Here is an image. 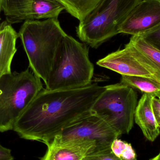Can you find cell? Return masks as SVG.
<instances>
[{
    "mask_svg": "<svg viewBox=\"0 0 160 160\" xmlns=\"http://www.w3.org/2000/svg\"><path fill=\"white\" fill-rule=\"evenodd\" d=\"M105 89L97 83L64 90L43 88L17 120L13 130L22 139L49 145L63 130L90 113Z\"/></svg>",
    "mask_w": 160,
    "mask_h": 160,
    "instance_id": "cell-1",
    "label": "cell"
},
{
    "mask_svg": "<svg viewBox=\"0 0 160 160\" xmlns=\"http://www.w3.org/2000/svg\"><path fill=\"white\" fill-rule=\"evenodd\" d=\"M18 34L29 68L46 85L59 46L67 34L58 18L25 21Z\"/></svg>",
    "mask_w": 160,
    "mask_h": 160,
    "instance_id": "cell-2",
    "label": "cell"
},
{
    "mask_svg": "<svg viewBox=\"0 0 160 160\" xmlns=\"http://www.w3.org/2000/svg\"><path fill=\"white\" fill-rule=\"evenodd\" d=\"M94 71L86 44L67 34L57 51L46 88L64 90L87 86L92 83Z\"/></svg>",
    "mask_w": 160,
    "mask_h": 160,
    "instance_id": "cell-3",
    "label": "cell"
},
{
    "mask_svg": "<svg viewBox=\"0 0 160 160\" xmlns=\"http://www.w3.org/2000/svg\"><path fill=\"white\" fill-rule=\"evenodd\" d=\"M142 0H101L77 27L82 42L97 48L119 33V29L132 9Z\"/></svg>",
    "mask_w": 160,
    "mask_h": 160,
    "instance_id": "cell-4",
    "label": "cell"
},
{
    "mask_svg": "<svg viewBox=\"0 0 160 160\" xmlns=\"http://www.w3.org/2000/svg\"><path fill=\"white\" fill-rule=\"evenodd\" d=\"M40 78L29 68L0 78V132L13 130L17 120L43 89Z\"/></svg>",
    "mask_w": 160,
    "mask_h": 160,
    "instance_id": "cell-5",
    "label": "cell"
},
{
    "mask_svg": "<svg viewBox=\"0 0 160 160\" xmlns=\"http://www.w3.org/2000/svg\"><path fill=\"white\" fill-rule=\"evenodd\" d=\"M138 95L132 88L119 83L109 85L91 108V113L107 122L118 134H128L134 125Z\"/></svg>",
    "mask_w": 160,
    "mask_h": 160,
    "instance_id": "cell-6",
    "label": "cell"
},
{
    "mask_svg": "<svg viewBox=\"0 0 160 160\" xmlns=\"http://www.w3.org/2000/svg\"><path fill=\"white\" fill-rule=\"evenodd\" d=\"M119 137L107 122L90 112L63 130L52 143L76 146L90 154L111 148Z\"/></svg>",
    "mask_w": 160,
    "mask_h": 160,
    "instance_id": "cell-7",
    "label": "cell"
},
{
    "mask_svg": "<svg viewBox=\"0 0 160 160\" xmlns=\"http://www.w3.org/2000/svg\"><path fill=\"white\" fill-rule=\"evenodd\" d=\"M97 64L121 76H141L160 82L158 70L130 42L124 48L118 50L98 61Z\"/></svg>",
    "mask_w": 160,
    "mask_h": 160,
    "instance_id": "cell-8",
    "label": "cell"
},
{
    "mask_svg": "<svg viewBox=\"0 0 160 160\" xmlns=\"http://www.w3.org/2000/svg\"><path fill=\"white\" fill-rule=\"evenodd\" d=\"M160 24V0H142L122 23L119 33L141 35Z\"/></svg>",
    "mask_w": 160,
    "mask_h": 160,
    "instance_id": "cell-9",
    "label": "cell"
},
{
    "mask_svg": "<svg viewBox=\"0 0 160 160\" xmlns=\"http://www.w3.org/2000/svg\"><path fill=\"white\" fill-rule=\"evenodd\" d=\"M154 97L144 93L138 102L134 114V121L142 130L145 137L154 142L160 133L153 107Z\"/></svg>",
    "mask_w": 160,
    "mask_h": 160,
    "instance_id": "cell-10",
    "label": "cell"
},
{
    "mask_svg": "<svg viewBox=\"0 0 160 160\" xmlns=\"http://www.w3.org/2000/svg\"><path fill=\"white\" fill-rule=\"evenodd\" d=\"M18 34L7 22L0 24V78L11 74L12 60L17 51Z\"/></svg>",
    "mask_w": 160,
    "mask_h": 160,
    "instance_id": "cell-11",
    "label": "cell"
},
{
    "mask_svg": "<svg viewBox=\"0 0 160 160\" xmlns=\"http://www.w3.org/2000/svg\"><path fill=\"white\" fill-rule=\"evenodd\" d=\"M44 157L40 160H82L88 154L87 150L68 145H56L51 143Z\"/></svg>",
    "mask_w": 160,
    "mask_h": 160,
    "instance_id": "cell-12",
    "label": "cell"
},
{
    "mask_svg": "<svg viewBox=\"0 0 160 160\" xmlns=\"http://www.w3.org/2000/svg\"><path fill=\"white\" fill-rule=\"evenodd\" d=\"M64 9L63 6L56 0H33L27 20L58 18Z\"/></svg>",
    "mask_w": 160,
    "mask_h": 160,
    "instance_id": "cell-13",
    "label": "cell"
},
{
    "mask_svg": "<svg viewBox=\"0 0 160 160\" xmlns=\"http://www.w3.org/2000/svg\"><path fill=\"white\" fill-rule=\"evenodd\" d=\"M33 0H2V8L9 24L27 20Z\"/></svg>",
    "mask_w": 160,
    "mask_h": 160,
    "instance_id": "cell-14",
    "label": "cell"
},
{
    "mask_svg": "<svg viewBox=\"0 0 160 160\" xmlns=\"http://www.w3.org/2000/svg\"><path fill=\"white\" fill-rule=\"evenodd\" d=\"M121 84L136 88L155 98L160 96V82L153 79L141 76H121Z\"/></svg>",
    "mask_w": 160,
    "mask_h": 160,
    "instance_id": "cell-15",
    "label": "cell"
},
{
    "mask_svg": "<svg viewBox=\"0 0 160 160\" xmlns=\"http://www.w3.org/2000/svg\"><path fill=\"white\" fill-rule=\"evenodd\" d=\"M63 6L71 16L82 20L99 2L101 0H56Z\"/></svg>",
    "mask_w": 160,
    "mask_h": 160,
    "instance_id": "cell-16",
    "label": "cell"
},
{
    "mask_svg": "<svg viewBox=\"0 0 160 160\" xmlns=\"http://www.w3.org/2000/svg\"><path fill=\"white\" fill-rule=\"evenodd\" d=\"M130 42L145 56L160 73V50L140 35L132 36Z\"/></svg>",
    "mask_w": 160,
    "mask_h": 160,
    "instance_id": "cell-17",
    "label": "cell"
},
{
    "mask_svg": "<svg viewBox=\"0 0 160 160\" xmlns=\"http://www.w3.org/2000/svg\"><path fill=\"white\" fill-rule=\"evenodd\" d=\"M111 149L121 160H137V155L131 144L118 138L112 143Z\"/></svg>",
    "mask_w": 160,
    "mask_h": 160,
    "instance_id": "cell-18",
    "label": "cell"
},
{
    "mask_svg": "<svg viewBox=\"0 0 160 160\" xmlns=\"http://www.w3.org/2000/svg\"><path fill=\"white\" fill-rule=\"evenodd\" d=\"M82 160H121L114 155L111 148L85 155Z\"/></svg>",
    "mask_w": 160,
    "mask_h": 160,
    "instance_id": "cell-19",
    "label": "cell"
},
{
    "mask_svg": "<svg viewBox=\"0 0 160 160\" xmlns=\"http://www.w3.org/2000/svg\"><path fill=\"white\" fill-rule=\"evenodd\" d=\"M140 36L160 50V24Z\"/></svg>",
    "mask_w": 160,
    "mask_h": 160,
    "instance_id": "cell-20",
    "label": "cell"
},
{
    "mask_svg": "<svg viewBox=\"0 0 160 160\" xmlns=\"http://www.w3.org/2000/svg\"><path fill=\"white\" fill-rule=\"evenodd\" d=\"M14 157L11 154V150L4 147L0 143V160H13Z\"/></svg>",
    "mask_w": 160,
    "mask_h": 160,
    "instance_id": "cell-21",
    "label": "cell"
},
{
    "mask_svg": "<svg viewBox=\"0 0 160 160\" xmlns=\"http://www.w3.org/2000/svg\"><path fill=\"white\" fill-rule=\"evenodd\" d=\"M153 107L155 117L160 129V102L158 98H153Z\"/></svg>",
    "mask_w": 160,
    "mask_h": 160,
    "instance_id": "cell-22",
    "label": "cell"
},
{
    "mask_svg": "<svg viewBox=\"0 0 160 160\" xmlns=\"http://www.w3.org/2000/svg\"><path fill=\"white\" fill-rule=\"evenodd\" d=\"M150 160H160V155L159 154L158 155V156H156L155 158H153L152 159Z\"/></svg>",
    "mask_w": 160,
    "mask_h": 160,
    "instance_id": "cell-23",
    "label": "cell"
},
{
    "mask_svg": "<svg viewBox=\"0 0 160 160\" xmlns=\"http://www.w3.org/2000/svg\"><path fill=\"white\" fill-rule=\"evenodd\" d=\"M2 10V0H0V14H1ZM0 20H1V18H0Z\"/></svg>",
    "mask_w": 160,
    "mask_h": 160,
    "instance_id": "cell-24",
    "label": "cell"
},
{
    "mask_svg": "<svg viewBox=\"0 0 160 160\" xmlns=\"http://www.w3.org/2000/svg\"><path fill=\"white\" fill-rule=\"evenodd\" d=\"M158 98V99L159 100V101H160V97H159V98Z\"/></svg>",
    "mask_w": 160,
    "mask_h": 160,
    "instance_id": "cell-25",
    "label": "cell"
},
{
    "mask_svg": "<svg viewBox=\"0 0 160 160\" xmlns=\"http://www.w3.org/2000/svg\"><path fill=\"white\" fill-rule=\"evenodd\" d=\"M159 155H160V153H159Z\"/></svg>",
    "mask_w": 160,
    "mask_h": 160,
    "instance_id": "cell-26",
    "label": "cell"
},
{
    "mask_svg": "<svg viewBox=\"0 0 160 160\" xmlns=\"http://www.w3.org/2000/svg\"></svg>",
    "mask_w": 160,
    "mask_h": 160,
    "instance_id": "cell-27",
    "label": "cell"
}]
</instances>
